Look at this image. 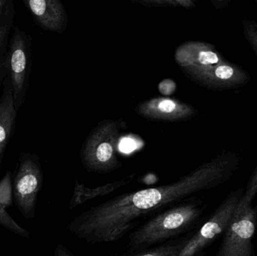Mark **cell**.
Returning a JSON list of instances; mask_svg holds the SVG:
<instances>
[{
  "label": "cell",
  "instance_id": "2e32d148",
  "mask_svg": "<svg viewBox=\"0 0 257 256\" xmlns=\"http://www.w3.org/2000/svg\"><path fill=\"white\" fill-rule=\"evenodd\" d=\"M11 26L12 23L0 25V50L6 46V42L9 39V33H10Z\"/></svg>",
  "mask_w": 257,
  "mask_h": 256
},
{
  "label": "cell",
  "instance_id": "5b68a950",
  "mask_svg": "<svg viewBox=\"0 0 257 256\" xmlns=\"http://www.w3.org/2000/svg\"><path fill=\"white\" fill-rule=\"evenodd\" d=\"M43 184V173L36 154L21 153L14 178L15 203L22 216L33 219L36 216L38 195Z\"/></svg>",
  "mask_w": 257,
  "mask_h": 256
},
{
  "label": "cell",
  "instance_id": "8992f818",
  "mask_svg": "<svg viewBox=\"0 0 257 256\" xmlns=\"http://www.w3.org/2000/svg\"><path fill=\"white\" fill-rule=\"evenodd\" d=\"M257 227V205L232 216L214 256H256L253 239Z\"/></svg>",
  "mask_w": 257,
  "mask_h": 256
},
{
  "label": "cell",
  "instance_id": "7c38bea8",
  "mask_svg": "<svg viewBox=\"0 0 257 256\" xmlns=\"http://www.w3.org/2000/svg\"><path fill=\"white\" fill-rule=\"evenodd\" d=\"M257 197V165L254 171L252 173L246 189L244 191L242 196L240 198L236 208L233 213V216L241 214L249 207L253 205V201Z\"/></svg>",
  "mask_w": 257,
  "mask_h": 256
},
{
  "label": "cell",
  "instance_id": "44dd1931",
  "mask_svg": "<svg viewBox=\"0 0 257 256\" xmlns=\"http://www.w3.org/2000/svg\"><path fill=\"white\" fill-rule=\"evenodd\" d=\"M213 3L217 9H223L228 7L230 3V0H217V1L213 2Z\"/></svg>",
  "mask_w": 257,
  "mask_h": 256
},
{
  "label": "cell",
  "instance_id": "9c48e42d",
  "mask_svg": "<svg viewBox=\"0 0 257 256\" xmlns=\"http://www.w3.org/2000/svg\"><path fill=\"white\" fill-rule=\"evenodd\" d=\"M24 3L37 25L48 30L60 29L63 21V12L58 2L24 0Z\"/></svg>",
  "mask_w": 257,
  "mask_h": 256
},
{
  "label": "cell",
  "instance_id": "ba28073f",
  "mask_svg": "<svg viewBox=\"0 0 257 256\" xmlns=\"http://www.w3.org/2000/svg\"><path fill=\"white\" fill-rule=\"evenodd\" d=\"M18 111L15 109L10 75L3 80V92L0 98V168L4 153L16 125Z\"/></svg>",
  "mask_w": 257,
  "mask_h": 256
},
{
  "label": "cell",
  "instance_id": "3957f363",
  "mask_svg": "<svg viewBox=\"0 0 257 256\" xmlns=\"http://www.w3.org/2000/svg\"><path fill=\"white\" fill-rule=\"evenodd\" d=\"M244 191L242 187L232 191L211 216L193 231L178 256H205L206 249L223 237Z\"/></svg>",
  "mask_w": 257,
  "mask_h": 256
},
{
  "label": "cell",
  "instance_id": "ac0fdd59",
  "mask_svg": "<svg viewBox=\"0 0 257 256\" xmlns=\"http://www.w3.org/2000/svg\"><path fill=\"white\" fill-rule=\"evenodd\" d=\"M158 108L162 112L171 113L176 108V105L173 101L166 99V100H163L160 102Z\"/></svg>",
  "mask_w": 257,
  "mask_h": 256
},
{
  "label": "cell",
  "instance_id": "ffe728a7",
  "mask_svg": "<svg viewBox=\"0 0 257 256\" xmlns=\"http://www.w3.org/2000/svg\"><path fill=\"white\" fill-rule=\"evenodd\" d=\"M134 141L130 138H126V139L122 141L121 144L120 145V150H123V151H130L134 148Z\"/></svg>",
  "mask_w": 257,
  "mask_h": 256
},
{
  "label": "cell",
  "instance_id": "5bb4252c",
  "mask_svg": "<svg viewBox=\"0 0 257 256\" xmlns=\"http://www.w3.org/2000/svg\"><path fill=\"white\" fill-rule=\"evenodd\" d=\"M0 225L9 230L11 232L15 233L17 235L21 236L24 238H30V233L22 227L20 226L13 218L3 208L0 204Z\"/></svg>",
  "mask_w": 257,
  "mask_h": 256
},
{
  "label": "cell",
  "instance_id": "8fae6325",
  "mask_svg": "<svg viewBox=\"0 0 257 256\" xmlns=\"http://www.w3.org/2000/svg\"><path fill=\"white\" fill-rule=\"evenodd\" d=\"M192 233L193 231L162 244L136 252H127L120 256H178L190 239Z\"/></svg>",
  "mask_w": 257,
  "mask_h": 256
},
{
  "label": "cell",
  "instance_id": "6da1fadb",
  "mask_svg": "<svg viewBox=\"0 0 257 256\" xmlns=\"http://www.w3.org/2000/svg\"><path fill=\"white\" fill-rule=\"evenodd\" d=\"M241 158L226 151L185 177L169 184L126 192L77 215L67 228L90 244L113 243L138 228L141 221L191 198L214 189L238 171Z\"/></svg>",
  "mask_w": 257,
  "mask_h": 256
},
{
  "label": "cell",
  "instance_id": "277c9868",
  "mask_svg": "<svg viewBox=\"0 0 257 256\" xmlns=\"http://www.w3.org/2000/svg\"><path fill=\"white\" fill-rule=\"evenodd\" d=\"M32 39L14 27L13 34L4 60L5 68L10 75L15 108L19 111L25 101L32 69Z\"/></svg>",
  "mask_w": 257,
  "mask_h": 256
},
{
  "label": "cell",
  "instance_id": "7402d4cb",
  "mask_svg": "<svg viewBox=\"0 0 257 256\" xmlns=\"http://www.w3.org/2000/svg\"><path fill=\"white\" fill-rule=\"evenodd\" d=\"M6 75H7V72L5 68L4 60L3 61L0 60V81H1V78H6Z\"/></svg>",
  "mask_w": 257,
  "mask_h": 256
},
{
  "label": "cell",
  "instance_id": "603a6c76",
  "mask_svg": "<svg viewBox=\"0 0 257 256\" xmlns=\"http://www.w3.org/2000/svg\"><path fill=\"white\" fill-rule=\"evenodd\" d=\"M255 3H256V4L257 5V0H255Z\"/></svg>",
  "mask_w": 257,
  "mask_h": 256
},
{
  "label": "cell",
  "instance_id": "52a82bcc",
  "mask_svg": "<svg viewBox=\"0 0 257 256\" xmlns=\"http://www.w3.org/2000/svg\"><path fill=\"white\" fill-rule=\"evenodd\" d=\"M196 75L207 87L218 90H235L247 85L250 76L241 66L229 60L209 66H199Z\"/></svg>",
  "mask_w": 257,
  "mask_h": 256
},
{
  "label": "cell",
  "instance_id": "30bf717a",
  "mask_svg": "<svg viewBox=\"0 0 257 256\" xmlns=\"http://www.w3.org/2000/svg\"><path fill=\"white\" fill-rule=\"evenodd\" d=\"M133 178L134 175L128 176L126 178L117 180L114 183H108L95 188L87 187L83 183H79L77 181L74 187V192L69 203V209L70 210H73L78 206L81 205L90 200L109 195L111 192L127 185Z\"/></svg>",
  "mask_w": 257,
  "mask_h": 256
},
{
  "label": "cell",
  "instance_id": "4fadbf2b",
  "mask_svg": "<svg viewBox=\"0 0 257 256\" xmlns=\"http://www.w3.org/2000/svg\"><path fill=\"white\" fill-rule=\"evenodd\" d=\"M13 185L12 183V173H6L0 181V204L4 209L9 208L13 204Z\"/></svg>",
  "mask_w": 257,
  "mask_h": 256
},
{
  "label": "cell",
  "instance_id": "9a60e30c",
  "mask_svg": "<svg viewBox=\"0 0 257 256\" xmlns=\"http://www.w3.org/2000/svg\"><path fill=\"white\" fill-rule=\"evenodd\" d=\"M241 24L244 37L257 57V22L253 20L243 19Z\"/></svg>",
  "mask_w": 257,
  "mask_h": 256
},
{
  "label": "cell",
  "instance_id": "d6986e66",
  "mask_svg": "<svg viewBox=\"0 0 257 256\" xmlns=\"http://www.w3.org/2000/svg\"><path fill=\"white\" fill-rule=\"evenodd\" d=\"M54 256H74L69 249L63 244H58L54 250Z\"/></svg>",
  "mask_w": 257,
  "mask_h": 256
},
{
  "label": "cell",
  "instance_id": "7a4b0ae2",
  "mask_svg": "<svg viewBox=\"0 0 257 256\" xmlns=\"http://www.w3.org/2000/svg\"><path fill=\"white\" fill-rule=\"evenodd\" d=\"M207 204L191 197L148 219L128 235V252H136L179 238L204 223Z\"/></svg>",
  "mask_w": 257,
  "mask_h": 256
},
{
  "label": "cell",
  "instance_id": "e0dca14e",
  "mask_svg": "<svg viewBox=\"0 0 257 256\" xmlns=\"http://www.w3.org/2000/svg\"><path fill=\"white\" fill-rule=\"evenodd\" d=\"M13 10V5L12 2L9 0H0V21L2 19H5L4 18L7 17L8 14L13 13L12 12ZM3 25V24H0Z\"/></svg>",
  "mask_w": 257,
  "mask_h": 256
}]
</instances>
